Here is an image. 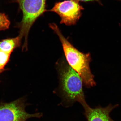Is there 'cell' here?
<instances>
[{"label": "cell", "mask_w": 121, "mask_h": 121, "mask_svg": "<svg viewBox=\"0 0 121 121\" xmlns=\"http://www.w3.org/2000/svg\"><path fill=\"white\" fill-rule=\"evenodd\" d=\"M26 104L23 98L9 103H0V121H26L31 118H40L42 113H28L25 110Z\"/></svg>", "instance_id": "obj_5"}, {"label": "cell", "mask_w": 121, "mask_h": 121, "mask_svg": "<svg viewBox=\"0 0 121 121\" xmlns=\"http://www.w3.org/2000/svg\"><path fill=\"white\" fill-rule=\"evenodd\" d=\"M21 40L19 36L2 40L0 41V51L11 54L15 48L20 47Z\"/></svg>", "instance_id": "obj_7"}, {"label": "cell", "mask_w": 121, "mask_h": 121, "mask_svg": "<svg viewBox=\"0 0 121 121\" xmlns=\"http://www.w3.org/2000/svg\"><path fill=\"white\" fill-rule=\"evenodd\" d=\"M84 8L78 0H64L56 2L47 12L56 13L60 17V23L67 26L76 24L82 15Z\"/></svg>", "instance_id": "obj_4"}, {"label": "cell", "mask_w": 121, "mask_h": 121, "mask_svg": "<svg viewBox=\"0 0 121 121\" xmlns=\"http://www.w3.org/2000/svg\"><path fill=\"white\" fill-rule=\"evenodd\" d=\"M49 26L60 40L67 62L80 76L84 86L87 88L95 86L96 83L90 66V54L80 52L63 35L56 24L51 23Z\"/></svg>", "instance_id": "obj_2"}, {"label": "cell", "mask_w": 121, "mask_h": 121, "mask_svg": "<svg viewBox=\"0 0 121 121\" xmlns=\"http://www.w3.org/2000/svg\"><path fill=\"white\" fill-rule=\"evenodd\" d=\"M10 24V21L4 13L0 12V31L8 29Z\"/></svg>", "instance_id": "obj_8"}, {"label": "cell", "mask_w": 121, "mask_h": 121, "mask_svg": "<svg viewBox=\"0 0 121 121\" xmlns=\"http://www.w3.org/2000/svg\"><path fill=\"white\" fill-rule=\"evenodd\" d=\"M118 106V104H110L105 107L99 105L92 108L87 104L83 107L84 110V116L87 121H115L111 117L110 115L111 111Z\"/></svg>", "instance_id": "obj_6"}, {"label": "cell", "mask_w": 121, "mask_h": 121, "mask_svg": "<svg viewBox=\"0 0 121 121\" xmlns=\"http://www.w3.org/2000/svg\"><path fill=\"white\" fill-rule=\"evenodd\" d=\"M58 73L60 94L63 105L70 107L76 102L82 106L87 104L83 86L82 79L70 66L66 59L62 58L56 63Z\"/></svg>", "instance_id": "obj_1"}, {"label": "cell", "mask_w": 121, "mask_h": 121, "mask_svg": "<svg viewBox=\"0 0 121 121\" xmlns=\"http://www.w3.org/2000/svg\"><path fill=\"white\" fill-rule=\"evenodd\" d=\"M79 1L84 2H94V1H96L98 2L99 3H101V0H78ZM116 0L119 1H121V0Z\"/></svg>", "instance_id": "obj_10"}, {"label": "cell", "mask_w": 121, "mask_h": 121, "mask_svg": "<svg viewBox=\"0 0 121 121\" xmlns=\"http://www.w3.org/2000/svg\"><path fill=\"white\" fill-rule=\"evenodd\" d=\"M11 54L0 51V70H4V69L8 62Z\"/></svg>", "instance_id": "obj_9"}, {"label": "cell", "mask_w": 121, "mask_h": 121, "mask_svg": "<svg viewBox=\"0 0 121 121\" xmlns=\"http://www.w3.org/2000/svg\"><path fill=\"white\" fill-rule=\"evenodd\" d=\"M23 14L22 21L19 24V36L22 39L24 38L22 49H28L29 33L34 23L39 17L47 12V0H17Z\"/></svg>", "instance_id": "obj_3"}, {"label": "cell", "mask_w": 121, "mask_h": 121, "mask_svg": "<svg viewBox=\"0 0 121 121\" xmlns=\"http://www.w3.org/2000/svg\"><path fill=\"white\" fill-rule=\"evenodd\" d=\"M4 70H0V74L2 72H3Z\"/></svg>", "instance_id": "obj_11"}]
</instances>
